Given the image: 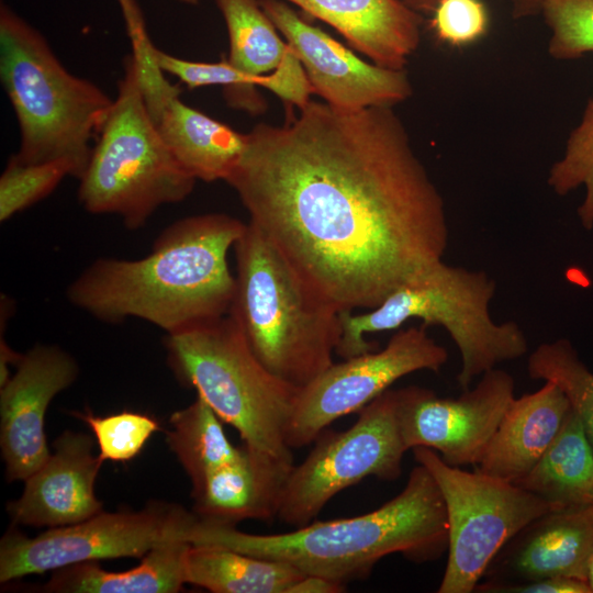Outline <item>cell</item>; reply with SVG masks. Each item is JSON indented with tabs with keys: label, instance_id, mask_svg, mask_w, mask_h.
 Masks as SVG:
<instances>
[{
	"label": "cell",
	"instance_id": "cell-1",
	"mask_svg": "<svg viewBox=\"0 0 593 593\" xmlns=\"http://www.w3.org/2000/svg\"><path fill=\"white\" fill-rule=\"evenodd\" d=\"M298 110L246 133L225 182L316 293L339 312L374 309L443 260L444 199L393 107Z\"/></svg>",
	"mask_w": 593,
	"mask_h": 593
},
{
	"label": "cell",
	"instance_id": "cell-2",
	"mask_svg": "<svg viewBox=\"0 0 593 593\" xmlns=\"http://www.w3.org/2000/svg\"><path fill=\"white\" fill-rule=\"evenodd\" d=\"M245 228L223 213L183 217L163 231L144 258L91 262L67 298L98 320L137 317L167 334L220 318L235 292L227 255Z\"/></svg>",
	"mask_w": 593,
	"mask_h": 593
},
{
	"label": "cell",
	"instance_id": "cell-3",
	"mask_svg": "<svg viewBox=\"0 0 593 593\" xmlns=\"http://www.w3.org/2000/svg\"><path fill=\"white\" fill-rule=\"evenodd\" d=\"M188 539L288 563L306 575L345 585L366 579L385 556L415 563L448 550L445 502L432 473L414 467L404 489L377 510L355 517L311 522L282 534L245 533L235 524L197 517Z\"/></svg>",
	"mask_w": 593,
	"mask_h": 593
},
{
	"label": "cell",
	"instance_id": "cell-4",
	"mask_svg": "<svg viewBox=\"0 0 593 593\" xmlns=\"http://www.w3.org/2000/svg\"><path fill=\"white\" fill-rule=\"evenodd\" d=\"M234 250L235 292L228 314L259 361L302 389L334 362L340 312L251 223Z\"/></svg>",
	"mask_w": 593,
	"mask_h": 593
},
{
	"label": "cell",
	"instance_id": "cell-5",
	"mask_svg": "<svg viewBox=\"0 0 593 593\" xmlns=\"http://www.w3.org/2000/svg\"><path fill=\"white\" fill-rule=\"evenodd\" d=\"M0 78L19 124L13 156L27 164L66 160L79 180L113 99L71 74L42 33L3 3Z\"/></svg>",
	"mask_w": 593,
	"mask_h": 593
},
{
	"label": "cell",
	"instance_id": "cell-6",
	"mask_svg": "<svg viewBox=\"0 0 593 593\" xmlns=\"http://www.w3.org/2000/svg\"><path fill=\"white\" fill-rule=\"evenodd\" d=\"M495 282L483 270L436 261L392 291L369 312H340L343 359L376 350L367 334L393 331L411 318L439 325L461 357L457 381L463 390L499 363L523 357L528 342L515 322L496 323L490 313Z\"/></svg>",
	"mask_w": 593,
	"mask_h": 593
},
{
	"label": "cell",
	"instance_id": "cell-7",
	"mask_svg": "<svg viewBox=\"0 0 593 593\" xmlns=\"http://www.w3.org/2000/svg\"><path fill=\"white\" fill-rule=\"evenodd\" d=\"M178 380L234 427L253 454L293 463L287 429L301 388L270 372L226 314L165 338Z\"/></svg>",
	"mask_w": 593,
	"mask_h": 593
},
{
	"label": "cell",
	"instance_id": "cell-8",
	"mask_svg": "<svg viewBox=\"0 0 593 593\" xmlns=\"http://www.w3.org/2000/svg\"><path fill=\"white\" fill-rule=\"evenodd\" d=\"M195 182L150 120L130 54L118 94L79 179V202L90 213L119 215L127 228L136 230L159 206L183 201Z\"/></svg>",
	"mask_w": 593,
	"mask_h": 593
},
{
	"label": "cell",
	"instance_id": "cell-9",
	"mask_svg": "<svg viewBox=\"0 0 593 593\" xmlns=\"http://www.w3.org/2000/svg\"><path fill=\"white\" fill-rule=\"evenodd\" d=\"M434 477L448 519V559L438 593H471L491 561L549 505L515 483L446 463L427 447L412 449Z\"/></svg>",
	"mask_w": 593,
	"mask_h": 593
},
{
	"label": "cell",
	"instance_id": "cell-10",
	"mask_svg": "<svg viewBox=\"0 0 593 593\" xmlns=\"http://www.w3.org/2000/svg\"><path fill=\"white\" fill-rule=\"evenodd\" d=\"M407 451L398 424L395 390L388 389L359 411L343 432L325 429L287 480L277 518L301 527L343 490L367 477L394 480Z\"/></svg>",
	"mask_w": 593,
	"mask_h": 593
},
{
	"label": "cell",
	"instance_id": "cell-11",
	"mask_svg": "<svg viewBox=\"0 0 593 593\" xmlns=\"http://www.w3.org/2000/svg\"><path fill=\"white\" fill-rule=\"evenodd\" d=\"M197 515L182 506L152 502L139 511L101 512L35 537L11 528L0 541V582L102 559L144 557L158 544L188 539Z\"/></svg>",
	"mask_w": 593,
	"mask_h": 593
},
{
	"label": "cell",
	"instance_id": "cell-12",
	"mask_svg": "<svg viewBox=\"0 0 593 593\" xmlns=\"http://www.w3.org/2000/svg\"><path fill=\"white\" fill-rule=\"evenodd\" d=\"M447 360L446 348L423 324L399 329L381 350L333 362L301 389L287 429L288 446L312 444L332 423L359 412L396 380L419 370L438 372Z\"/></svg>",
	"mask_w": 593,
	"mask_h": 593
},
{
	"label": "cell",
	"instance_id": "cell-13",
	"mask_svg": "<svg viewBox=\"0 0 593 593\" xmlns=\"http://www.w3.org/2000/svg\"><path fill=\"white\" fill-rule=\"evenodd\" d=\"M396 417L406 449L427 447L454 467L475 466L513 401L514 379L493 368L457 399L411 385L395 390Z\"/></svg>",
	"mask_w": 593,
	"mask_h": 593
},
{
	"label": "cell",
	"instance_id": "cell-14",
	"mask_svg": "<svg viewBox=\"0 0 593 593\" xmlns=\"http://www.w3.org/2000/svg\"><path fill=\"white\" fill-rule=\"evenodd\" d=\"M259 4L300 60L314 93L329 105L346 111L394 107L412 96L405 69L365 61L283 0Z\"/></svg>",
	"mask_w": 593,
	"mask_h": 593
},
{
	"label": "cell",
	"instance_id": "cell-15",
	"mask_svg": "<svg viewBox=\"0 0 593 593\" xmlns=\"http://www.w3.org/2000/svg\"><path fill=\"white\" fill-rule=\"evenodd\" d=\"M148 35L132 42L141 94L161 139L195 180H226L246 144V134L194 109L180 99L157 65Z\"/></svg>",
	"mask_w": 593,
	"mask_h": 593
},
{
	"label": "cell",
	"instance_id": "cell-16",
	"mask_svg": "<svg viewBox=\"0 0 593 593\" xmlns=\"http://www.w3.org/2000/svg\"><path fill=\"white\" fill-rule=\"evenodd\" d=\"M0 390V447L8 481H24L51 456L44 433L52 400L77 379L75 358L56 345L22 354Z\"/></svg>",
	"mask_w": 593,
	"mask_h": 593
},
{
	"label": "cell",
	"instance_id": "cell-17",
	"mask_svg": "<svg viewBox=\"0 0 593 593\" xmlns=\"http://www.w3.org/2000/svg\"><path fill=\"white\" fill-rule=\"evenodd\" d=\"M53 446L48 459L24 480L21 496L7 504L12 524L56 528L103 511L94 483L104 461L92 452V438L65 430Z\"/></svg>",
	"mask_w": 593,
	"mask_h": 593
},
{
	"label": "cell",
	"instance_id": "cell-18",
	"mask_svg": "<svg viewBox=\"0 0 593 593\" xmlns=\"http://www.w3.org/2000/svg\"><path fill=\"white\" fill-rule=\"evenodd\" d=\"M593 558V503L550 510L516 533L497 552L486 583H517L552 577L589 582Z\"/></svg>",
	"mask_w": 593,
	"mask_h": 593
},
{
	"label": "cell",
	"instance_id": "cell-19",
	"mask_svg": "<svg viewBox=\"0 0 593 593\" xmlns=\"http://www.w3.org/2000/svg\"><path fill=\"white\" fill-rule=\"evenodd\" d=\"M225 21L228 61L256 87L278 96L289 108H303L314 93L306 74L259 0H215Z\"/></svg>",
	"mask_w": 593,
	"mask_h": 593
},
{
	"label": "cell",
	"instance_id": "cell-20",
	"mask_svg": "<svg viewBox=\"0 0 593 593\" xmlns=\"http://www.w3.org/2000/svg\"><path fill=\"white\" fill-rule=\"evenodd\" d=\"M340 33L371 63L405 69L421 43L422 14L401 0H283Z\"/></svg>",
	"mask_w": 593,
	"mask_h": 593
},
{
	"label": "cell",
	"instance_id": "cell-21",
	"mask_svg": "<svg viewBox=\"0 0 593 593\" xmlns=\"http://www.w3.org/2000/svg\"><path fill=\"white\" fill-rule=\"evenodd\" d=\"M571 404L555 383L514 398L484 449L475 471L512 483L538 462L561 429Z\"/></svg>",
	"mask_w": 593,
	"mask_h": 593
},
{
	"label": "cell",
	"instance_id": "cell-22",
	"mask_svg": "<svg viewBox=\"0 0 593 593\" xmlns=\"http://www.w3.org/2000/svg\"><path fill=\"white\" fill-rule=\"evenodd\" d=\"M191 542L183 537L152 548L142 562L125 571L104 570L98 561L55 570L42 591L49 593H176L186 581V555Z\"/></svg>",
	"mask_w": 593,
	"mask_h": 593
},
{
	"label": "cell",
	"instance_id": "cell-23",
	"mask_svg": "<svg viewBox=\"0 0 593 593\" xmlns=\"http://www.w3.org/2000/svg\"><path fill=\"white\" fill-rule=\"evenodd\" d=\"M515 484L545 501L550 510L593 503V445L572 407L538 462Z\"/></svg>",
	"mask_w": 593,
	"mask_h": 593
},
{
	"label": "cell",
	"instance_id": "cell-24",
	"mask_svg": "<svg viewBox=\"0 0 593 593\" xmlns=\"http://www.w3.org/2000/svg\"><path fill=\"white\" fill-rule=\"evenodd\" d=\"M186 581L213 593H291L305 575L294 567L225 547L191 544Z\"/></svg>",
	"mask_w": 593,
	"mask_h": 593
},
{
	"label": "cell",
	"instance_id": "cell-25",
	"mask_svg": "<svg viewBox=\"0 0 593 593\" xmlns=\"http://www.w3.org/2000/svg\"><path fill=\"white\" fill-rule=\"evenodd\" d=\"M221 418L199 395L189 406L169 418L167 443L198 489L209 477L238 461L247 448L234 446L227 438Z\"/></svg>",
	"mask_w": 593,
	"mask_h": 593
},
{
	"label": "cell",
	"instance_id": "cell-26",
	"mask_svg": "<svg viewBox=\"0 0 593 593\" xmlns=\"http://www.w3.org/2000/svg\"><path fill=\"white\" fill-rule=\"evenodd\" d=\"M532 379L557 384L580 417L593 445V372L566 338L540 344L528 357Z\"/></svg>",
	"mask_w": 593,
	"mask_h": 593
},
{
	"label": "cell",
	"instance_id": "cell-27",
	"mask_svg": "<svg viewBox=\"0 0 593 593\" xmlns=\"http://www.w3.org/2000/svg\"><path fill=\"white\" fill-rule=\"evenodd\" d=\"M548 186L558 195H566L579 187L584 198L578 208L581 225L593 228V96L589 99L579 124L571 131L563 155L548 172Z\"/></svg>",
	"mask_w": 593,
	"mask_h": 593
},
{
	"label": "cell",
	"instance_id": "cell-28",
	"mask_svg": "<svg viewBox=\"0 0 593 593\" xmlns=\"http://www.w3.org/2000/svg\"><path fill=\"white\" fill-rule=\"evenodd\" d=\"M153 53L165 74L172 75L189 88L221 86L226 102L232 108L254 114L265 109L264 99L257 93L255 86L233 67L227 58L216 63L192 61L163 52L155 45Z\"/></svg>",
	"mask_w": 593,
	"mask_h": 593
},
{
	"label": "cell",
	"instance_id": "cell-29",
	"mask_svg": "<svg viewBox=\"0 0 593 593\" xmlns=\"http://www.w3.org/2000/svg\"><path fill=\"white\" fill-rule=\"evenodd\" d=\"M66 176L72 177L66 160L27 164L12 155L0 177V221L46 198Z\"/></svg>",
	"mask_w": 593,
	"mask_h": 593
},
{
	"label": "cell",
	"instance_id": "cell-30",
	"mask_svg": "<svg viewBox=\"0 0 593 593\" xmlns=\"http://www.w3.org/2000/svg\"><path fill=\"white\" fill-rule=\"evenodd\" d=\"M540 13L550 31L551 58L572 60L593 53V0H544Z\"/></svg>",
	"mask_w": 593,
	"mask_h": 593
},
{
	"label": "cell",
	"instance_id": "cell-31",
	"mask_svg": "<svg viewBox=\"0 0 593 593\" xmlns=\"http://www.w3.org/2000/svg\"><path fill=\"white\" fill-rule=\"evenodd\" d=\"M92 430L100 458L105 461H128L144 448L159 423L150 415L124 411L108 416L76 413Z\"/></svg>",
	"mask_w": 593,
	"mask_h": 593
},
{
	"label": "cell",
	"instance_id": "cell-32",
	"mask_svg": "<svg viewBox=\"0 0 593 593\" xmlns=\"http://www.w3.org/2000/svg\"><path fill=\"white\" fill-rule=\"evenodd\" d=\"M430 26L440 42L463 47L484 36L489 14L481 0H441L432 13Z\"/></svg>",
	"mask_w": 593,
	"mask_h": 593
},
{
	"label": "cell",
	"instance_id": "cell-33",
	"mask_svg": "<svg viewBox=\"0 0 593 593\" xmlns=\"http://www.w3.org/2000/svg\"><path fill=\"white\" fill-rule=\"evenodd\" d=\"M474 592L483 593H593L588 581L552 577L517 583L479 582Z\"/></svg>",
	"mask_w": 593,
	"mask_h": 593
},
{
	"label": "cell",
	"instance_id": "cell-34",
	"mask_svg": "<svg viewBox=\"0 0 593 593\" xmlns=\"http://www.w3.org/2000/svg\"><path fill=\"white\" fill-rule=\"evenodd\" d=\"M345 585L331 580L316 577L304 575L292 589L291 593H338L343 592Z\"/></svg>",
	"mask_w": 593,
	"mask_h": 593
},
{
	"label": "cell",
	"instance_id": "cell-35",
	"mask_svg": "<svg viewBox=\"0 0 593 593\" xmlns=\"http://www.w3.org/2000/svg\"><path fill=\"white\" fill-rule=\"evenodd\" d=\"M512 14L515 19L539 14L544 0H512Z\"/></svg>",
	"mask_w": 593,
	"mask_h": 593
},
{
	"label": "cell",
	"instance_id": "cell-36",
	"mask_svg": "<svg viewBox=\"0 0 593 593\" xmlns=\"http://www.w3.org/2000/svg\"><path fill=\"white\" fill-rule=\"evenodd\" d=\"M123 12L126 26H133L143 22L142 12L135 0H118Z\"/></svg>",
	"mask_w": 593,
	"mask_h": 593
},
{
	"label": "cell",
	"instance_id": "cell-37",
	"mask_svg": "<svg viewBox=\"0 0 593 593\" xmlns=\"http://www.w3.org/2000/svg\"><path fill=\"white\" fill-rule=\"evenodd\" d=\"M406 7L419 14H432L441 0H401Z\"/></svg>",
	"mask_w": 593,
	"mask_h": 593
},
{
	"label": "cell",
	"instance_id": "cell-38",
	"mask_svg": "<svg viewBox=\"0 0 593 593\" xmlns=\"http://www.w3.org/2000/svg\"><path fill=\"white\" fill-rule=\"evenodd\" d=\"M589 583H590V585L592 588V591H593V558H592V562H591V567H590Z\"/></svg>",
	"mask_w": 593,
	"mask_h": 593
},
{
	"label": "cell",
	"instance_id": "cell-39",
	"mask_svg": "<svg viewBox=\"0 0 593 593\" xmlns=\"http://www.w3.org/2000/svg\"><path fill=\"white\" fill-rule=\"evenodd\" d=\"M177 1H180L186 4H191V5H195L200 2V0H177Z\"/></svg>",
	"mask_w": 593,
	"mask_h": 593
}]
</instances>
